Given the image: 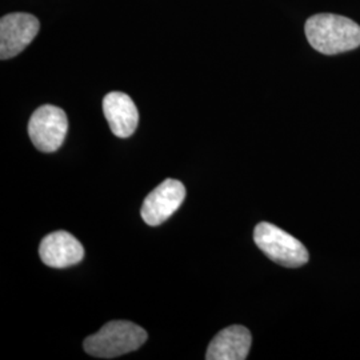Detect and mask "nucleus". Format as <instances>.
Masks as SVG:
<instances>
[{"label":"nucleus","instance_id":"1a4fd4ad","mask_svg":"<svg viewBox=\"0 0 360 360\" xmlns=\"http://www.w3.org/2000/svg\"><path fill=\"white\" fill-rule=\"evenodd\" d=\"M252 343L251 333L243 326L220 331L207 348V360H245Z\"/></svg>","mask_w":360,"mask_h":360},{"label":"nucleus","instance_id":"0eeeda50","mask_svg":"<svg viewBox=\"0 0 360 360\" xmlns=\"http://www.w3.org/2000/svg\"><path fill=\"white\" fill-rule=\"evenodd\" d=\"M43 263L52 269H67L82 262L84 248L70 232L56 231L47 235L39 248Z\"/></svg>","mask_w":360,"mask_h":360},{"label":"nucleus","instance_id":"20e7f679","mask_svg":"<svg viewBox=\"0 0 360 360\" xmlns=\"http://www.w3.org/2000/svg\"><path fill=\"white\" fill-rule=\"evenodd\" d=\"M68 131V119L59 107L46 104L39 107L28 123V134L41 153H55L63 144Z\"/></svg>","mask_w":360,"mask_h":360},{"label":"nucleus","instance_id":"6e6552de","mask_svg":"<svg viewBox=\"0 0 360 360\" xmlns=\"http://www.w3.org/2000/svg\"><path fill=\"white\" fill-rule=\"evenodd\" d=\"M103 112L110 129L117 138H129L138 127L139 112L127 94L110 92L103 101Z\"/></svg>","mask_w":360,"mask_h":360},{"label":"nucleus","instance_id":"39448f33","mask_svg":"<svg viewBox=\"0 0 360 360\" xmlns=\"http://www.w3.org/2000/svg\"><path fill=\"white\" fill-rule=\"evenodd\" d=\"M40 23L31 13H8L0 20V58L19 55L38 35Z\"/></svg>","mask_w":360,"mask_h":360},{"label":"nucleus","instance_id":"f03ea898","mask_svg":"<svg viewBox=\"0 0 360 360\" xmlns=\"http://www.w3.org/2000/svg\"><path fill=\"white\" fill-rule=\"evenodd\" d=\"M147 333L135 323L114 321L84 340L86 352L102 359H112L142 347Z\"/></svg>","mask_w":360,"mask_h":360},{"label":"nucleus","instance_id":"423d86ee","mask_svg":"<svg viewBox=\"0 0 360 360\" xmlns=\"http://www.w3.org/2000/svg\"><path fill=\"white\" fill-rule=\"evenodd\" d=\"M186 198V188L179 180L167 179L159 184L143 203L142 219L148 226H159L176 212Z\"/></svg>","mask_w":360,"mask_h":360},{"label":"nucleus","instance_id":"f257e3e1","mask_svg":"<svg viewBox=\"0 0 360 360\" xmlns=\"http://www.w3.org/2000/svg\"><path fill=\"white\" fill-rule=\"evenodd\" d=\"M304 31L311 47L324 55L352 51L360 46L359 25L340 15H314L306 22Z\"/></svg>","mask_w":360,"mask_h":360},{"label":"nucleus","instance_id":"7ed1b4c3","mask_svg":"<svg viewBox=\"0 0 360 360\" xmlns=\"http://www.w3.org/2000/svg\"><path fill=\"white\" fill-rule=\"evenodd\" d=\"M257 247L272 262L288 267H302L309 262L307 248L296 238L271 223H259L254 231Z\"/></svg>","mask_w":360,"mask_h":360}]
</instances>
